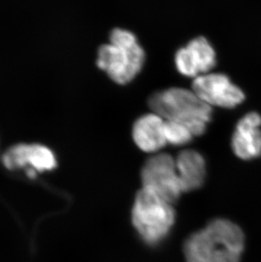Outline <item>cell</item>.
I'll return each instance as SVG.
<instances>
[{
    "label": "cell",
    "mask_w": 261,
    "mask_h": 262,
    "mask_svg": "<svg viewBox=\"0 0 261 262\" xmlns=\"http://www.w3.org/2000/svg\"><path fill=\"white\" fill-rule=\"evenodd\" d=\"M244 245L245 237L239 226L216 219L186 240L185 258L187 262H240Z\"/></svg>",
    "instance_id": "6da1fadb"
},
{
    "label": "cell",
    "mask_w": 261,
    "mask_h": 262,
    "mask_svg": "<svg viewBox=\"0 0 261 262\" xmlns=\"http://www.w3.org/2000/svg\"><path fill=\"white\" fill-rule=\"evenodd\" d=\"M148 105L163 119L184 124L194 137L205 134L211 120L212 107L192 90L183 88H170L152 94Z\"/></svg>",
    "instance_id": "7a4b0ae2"
},
{
    "label": "cell",
    "mask_w": 261,
    "mask_h": 262,
    "mask_svg": "<svg viewBox=\"0 0 261 262\" xmlns=\"http://www.w3.org/2000/svg\"><path fill=\"white\" fill-rule=\"evenodd\" d=\"M145 61V53L133 32L116 28L110 35V43L99 48L97 66L114 82L124 85L132 82Z\"/></svg>",
    "instance_id": "3957f363"
},
{
    "label": "cell",
    "mask_w": 261,
    "mask_h": 262,
    "mask_svg": "<svg viewBox=\"0 0 261 262\" xmlns=\"http://www.w3.org/2000/svg\"><path fill=\"white\" fill-rule=\"evenodd\" d=\"M172 204L143 188L136 196L132 221L143 242L150 246L163 242L175 223Z\"/></svg>",
    "instance_id": "277c9868"
},
{
    "label": "cell",
    "mask_w": 261,
    "mask_h": 262,
    "mask_svg": "<svg viewBox=\"0 0 261 262\" xmlns=\"http://www.w3.org/2000/svg\"><path fill=\"white\" fill-rule=\"evenodd\" d=\"M143 188L153 191L170 204L183 193L176 160L169 154H157L146 161L141 171Z\"/></svg>",
    "instance_id": "5b68a950"
},
{
    "label": "cell",
    "mask_w": 261,
    "mask_h": 262,
    "mask_svg": "<svg viewBox=\"0 0 261 262\" xmlns=\"http://www.w3.org/2000/svg\"><path fill=\"white\" fill-rule=\"evenodd\" d=\"M192 90L209 106L232 109L242 104L245 94L227 75L207 73L193 79Z\"/></svg>",
    "instance_id": "8992f818"
},
{
    "label": "cell",
    "mask_w": 261,
    "mask_h": 262,
    "mask_svg": "<svg viewBox=\"0 0 261 262\" xmlns=\"http://www.w3.org/2000/svg\"><path fill=\"white\" fill-rule=\"evenodd\" d=\"M177 69L187 77L207 74L216 64L214 49L205 37L191 40L186 47L181 48L175 56Z\"/></svg>",
    "instance_id": "52a82bcc"
},
{
    "label": "cell",
    "mask_w": 261,
    "mask_h": 262,
    "mask_svg": "<svg viewBox=\"0 0 261 262\" xmlns=\"http://www.w3.org/2000/svg\"><path fill=\"white\" fill-rule=\"evenodd\" d=\"M5 167L10 170L30 166L38 172L50 171L56 166V158L50 148L42 144H16L3 156Z\"/></svg>",
    "instance_id": "ba28073f"
},
{
    "label": "cell",
    "mask_w": 261,
    "mask_h": 262,
    "mask_svg": "<svg viewBox=\"0 0 261 262\" xmlns=\"http://www.w3.org/2000/svg\"><path fill=\"white\" fill-rule=\"evenodd\" d=\"M232 150L238 158L250 161L261 155V116L249 112L236 124L232 139Z\"/></svg>",
    "instance_id": "9c48e42d"
},
{
    "label": "cell",
    "mask_w": 261,
    "mask_h": 262,
    "mask_svg": "<svg viewBox=\"0 0 261 262\" xmlns=\"http://www.w3.org/2000/svg\"><path fill=\"white\" fill-rule=\"evenodd\" d=\"M133 138L138 148L146 153H156L166 144L165 119L155 112L143 115L133 125Z\"/></svg>",
    "instance_id": "30bf717a"
},
{
    "label": "cell",
    "mask_w": 261,
    "mask_h": 262,
    "mask_svg": "<svg viewBox=\"0 0 261 262\" xmlns=\"http://www.w3.org/2000/svg\"><path fill=\"white\" fill-rule=\"evenodd\" d=\"M176 166L183 192L201 188L206 177L205 158L198 151L186 149L178 154Z\"/></svg>",
    "instance_id": "8fae6325"
},
{
    "label": "cell",
    "mask_w": 261,
    "mask_h": 262,
    "mask_svg": "<svg viewBox=\"0 0 261 262\" xmlns=\"http://www.w3.org/2000/svg\"><path fill=\"white\" fill-rule=\"evenodd\" d=\"M165 136L167 144L175 146L188 144L194 137L184 124L167 120H165Z\"/></svg>",
    "instance_id": "7c38bea8"
}]
</instances>
